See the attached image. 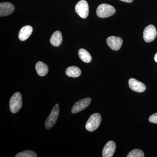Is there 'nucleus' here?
<instances>
[{
	"mask_svg": "<svg viewBox=\"0 0 157 157\" xmlns=\"http://www.w3.org/2000/svg\"><path fill=\"white\" fill-rule=\"evenodd\" d=\"M36 69L37 73L39 76H45L48 73V66L43 62L39 61L36 65Z\"/></svg>",
	"mask_w": 157,
	"mask_h": 157,
	"instance_id": "4468645a",
	"label": "nucleus"
},
{
	"mask_svg": "<svg viewBox=\"0 0 157 157\" xmlns=\"http://www.w3.org/2000/svg\"><path fill=\"white\" fill-rule=\"evenodd\" d=\"M101 120L102 118L99 113H94L91 115L86 124V128L90 132H94L100 126Z\"/></svg>",
	"mask_w": 157,
	"mask_h": 157,
	"instance_id": "7ed1b4c3",
	"label": "nucleus"
},
{
	"mask_svg": "<svg viewBox=\"0 0 157 157\" xmlns=\"http://www.w3.org/2000/svg\"><path fill=\"white\" fill-rule=\"evenodd\" d=\"M129 86L131 89L138 93H142L146 90L145 85L135 78H130L129 80Z\"/></svg>",
	"mask_w": 157,
	"mask_h": 157,
	"instance_id": "1a4fd4ad",
	"label": "nucleus"
},
{
	"mask_svg": "<svg viewBox=\"0 0 157 157\" xmlns=\"http://www.w3.org/2000/svg\"><path fill=\"white\" fill-rule=\"evenodd\" d=\"M149 121L152 123L157 124V113L150 117Z\"/></svg>",
	"mask_w": 157,
	"mask_h": 157,
	"instance_id": "6ab92c4d",
	"label": "nucleus"
},
{
	"mask_svg": "<svg viewBox=\"0 0 157 157\" xmlns=\"http://www.w3.org/2000/svg\"><path fill=\"white\" fill-rule=\"evenodd\" d=\"M116 145L114 141H109L104 147L102 151L103 157H112L115 152Z\"/></svg>",
	"mask_w": 157,
	"mask_h": 157,
	"instance_id": "9d476101",
	"label": "nucleus"
},
{
	"mask_svg": "<svg viewBox=\"0 0 157 157\" xmlns=\"http://www.w3.org/2000/svg\"><path fill=\"white\" fill-rule=\"evenodd\" d=\"M91 102V98H87L76 102L72 107L71 112L73 113H76L82 111L89 106Z\"/></svg>",
	"mask_w": 157,
	"mask_h": 157,
	"instance_id": "0eeeda50",
	"label": "nucleus"
},
{
	"mask_svg": "<svg viewBox=\"0 0 157 157\" xmlns=\"http://www.w3.org/2000/svg\"><path fill=\"white\" fill-rule=\"evenodd\" d=\"M56 106H57V107H59V104H56Z\"/></svg>",
	"mask_w": 157,
	"mask_h": 157,
	"instance_id": "4be33fe9",
	"label": "nucleus"
},
{
	"mask_svg": "<svg viewBox=\"0 0 157 157\" xmlns=\"http://www.w3.org/2000/svg\"><path fill=\"white\" fill-rule=\"evenodd\" d=\"M123 39L119 37L111 36L107 39V45L109 48L114 51L119 50L123 44Z\"/></svg>",
	"mask_w": 157,
	"mask_h": 157,
	"instance_id": "6e6552de",
	"label": "nucleus"
},
{
	"mask_svg": "<svg viewBox=\"0 0 157 157\" xmlns=\"http://www.w3.org/2000/svg\"><path fill=\"white\" fill-rule=\"evenodd\" d=\"M154 59L155 61L157 63V52L155 54V55L154 57Z\"/></svg>",
	"mask_w": 157,
	"mask_h": 157,
	"instance_id": "412c9836",
	"label": "nucleus"
},
{
	"mask_svg": "<svg viewBox=\"0 0 157 157\" xmlns=\"http://www.w3.org/2000/svg\"><path fill=\"white\" fill-rule=\"evenodd\" d=\"M14 6L9 2H3L0 4V16L4 17L13 13Z\"/></svg>",
	"mask_w": 157,
	"mask_h": 157,
	"instance_id": "9b49d317",
	"label": "nucleus"
},
{
	"mask_svg": "<svg viewBox=\"0 0 157 157\" xmlns=\"http://www.w3.org/2000/svg\"><path fill=\"white\" fill-rule=\"evenodd\" d=\"M62 35L60 31H57L55 32L52 34L50 40L51 44L53 46H59L62 43Z\"/></svg>",
	"mask_w": 157,
	"mask_h": 157,
	"instance_id": "ddd939ff",
	"label": "nucleus"
},
{
	"mask_svg": "<svg viewBox=\"0 0 157 157\" xmlns=\"http://www.w3.org/2000/svg\"><path fill=\"white\" fill-rule=\"evenodd\" d=\"M116 12V9L113 6L108 4H102L98 6L96 13L98 17L105 18L113 15Z\"/></svg>",
	"mask_w": 157,
	"mask_h": 157,
	"instance_id": "f257e3e1",
	"label": "nucleus"
},
{
	"mask_svg": "<svg viewBox=\"0 0 157 157\" xmlns=\"http://www.w3.org/2000/svg\"><path fill=\"white\" fill-rule=\"evenodd\" d=\"M67 76L69 77L76 78L80 76L81 71L79 68L75 66H72L67 68L66 71Z\"/></svg>",
	"mask_w": 157,
	"mask_h": 157,
	"instance_id": "2eb2a0df",
	"label": "nucleus"
},
{
	"mask_svg": "<svg viewBox=\"0 0 157 157\" xmlns=\"http://www.w3.org/2000/svg\"><path fill=\"white\" fill-rule=\"evenodd\" d=\"M33 32V28L31 26H25L19 31L18 38L21 41H25L30 37Z\"/></svg>",
	"mask_w": 157,
	"mask_h": 157,
	"instance_id": "f8f14e48",
	"label": "nucleus"
},
{
	"mask_svg": "<svg viewBox=\"0 0 157 157\" xmlns=\"http://www.w3.org/2000/svg\"><path fill=\"white\" fill-rule=\"evenodd\" d=\"M75 11L77 14L82 18L88 17L89 12L88 4L85 0H81L76 4Z\"/></svg>",
	"mask_w": 157,
	"mask_h": 157,
	"instance_id": "20e7f679",
	"label": "nucleus"
},
{
	"mask_svg": "<svg viewBox=\"0 0 157 157\" xmlns=\"http://www.w3.org/2000/svg\"><path fill=\"white\" fill-rule=\"evenodd\" d=\"M78 56L82 61L86 63H89L91 61L92 57L89 52L83 48L79 49L78 52Z\"/></svg>",
	"mask_w": 157,
	"mask_h": 157,
	"instance_id": "dca6fc26",
	"label": "nucleus"
},
{
	"mask_svg": "<svg viewBox=\"0 0 157 157\" xmlns=\"http://www.w3.org/2000/svg\"><path fill=\"white\" fill-rule=\"evenodd\" d=\"M156 29L153 25H150L144 29L143 32V38L147 42L153 41L157 36Z\"/></svg>",
	"mask_w": 157,
	"mask_h": 157,
	"instance_id": "423d86ee",
	"label": "nucleus"
},
{
	"mask_svg": "<svg viewBox=\"0 0 157 157\" xmlns=\"http://www.w3.org/2000/svg\"><path fill=\"white\" fill-rule=\"evenodd\" d=\"M37 155L36 152L32 151H25L18 153L15 155V157H37Z\"/></svg>",
	"mask_w": 157,
	"mask_h": 157,
	"instance_id": "f3484780",
	"label": "nucleus"
},
{
	"mask_svg": "<svg viewBox=\"0 0 157 157\" xmlns=\"http://www.w3.org/2000/svg\"><path fill=\"white\" fill-rule=\"evenodd\" d=\"M120 1L125 2L131 3L133 2V0H120Z\"/></svg>",
	"mask_w": 157,
	"mask_h": 157,
	"instance_id": "aec40b11",
	"label": "nucleus"
},
{
	"mask_svg": "<svg viewBox=\"0 0 157 157\" xmlns=\"http://www.w3.org/2000/svg\"><path fill=\"white\" fill-rule=\"evenodd\" d=\"M59 112V108L55 106L52 108L50 115L47 118L45 122V128L49 129L52 128L56 124L58 118Z\"/></svg>",
	"mask_w": 157,
	"mask_h": 157,
	"instance_id": "39448f33",
	"label": "nucleus"
},
{
	"mask_svg": "<svg viewBox=\"0 0 157 157\" xmlns=\"http://www.w3.org/2000/svg\"><path fill=\"white\" fill-rule=\"evenodd\" d=\"M144 153L142 151L137 149H135L130 153L127 156V157H144Z\"/></svg>",
	"mask_w": 157,
	"mask_h": 157,
	"instance_id": "a211bd4d",
	"label": "nucleus"
},
{
	"mask_svg": "<svg viewBox=\"0 0 157 157\" xmlns=\"http://www.w3.org/2000/svg\"><path fill=\"white\" fill-rule=\"evenodd\" d=\"M22 105L21 94L19 92L15 93L12 96L9 102L10 111L13 113H16L21 109Z\"/></svg>",
	"mask_w": 157,
	"mask_h": 157,
	"instance_id": "f03ea898",
	"label": "nucleus"
}]
</instances>
